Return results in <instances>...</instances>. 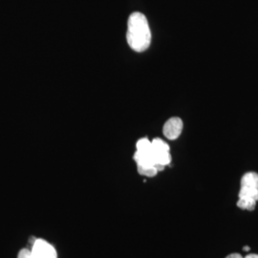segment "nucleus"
Here are the masks:
<instances>
[{
    "instance_id": "4",
    "label": "nucleus",
    "mask_w": 258,
    "mask_h": 258,
    "mask_svg": "<svg viewBox=\"0 0 258 258\" xmlns=\"http://www.w3.org/2000/svg\"><path fill=\"white\" fill-rule=\"evenodd\" d=\"M32 254V258H57L54 247L46 241L41 239H36L33 244Z\"/></svg>"
},
{
    "instance_id": "3",
    "label": "nucleus",
    "mask_w": 258,
    "mask_h": 258,
    "mask_svg": "<svg viewBox=\"0 0 258 258\" xmlns=\"http://www.w3.org/2000/svg\"><path fill=\"white\" fill-rule=\"evenodd\" d=\"M151 150L154 158L155 166L159 171L163 170L171 162L169 146L162 139L156 138L151 141Z\"/></svg>"
},
{
    "instance_id": "8",
    "label": "nucleus",
    "mask_w": 258,
    "mask_h": 258,
    "mask_svg": "<svg viewBox=\"0 0 258 258\" xmlns=\"http://www.w3.org/2000/svg\"><path fill=\"white\" fill-rule=\"evenodd\" d=\"M33 254H32V250L29 249H23L19 251V256L18 258H32Z\"/></svg>"
},
{
    "instance_id": "6",
    "label": "nucleus",
    "mask_w": 258,
    "mask_h": 258,
    "mask_svg": "<svg viewBox=\"0 0 258 258\" xmlns=\"http://www.w3.org/2000/svg\"><path fill=\"white\" fill-rule=\"evenodd\" d=\"M139 174L147 177H154L159 172L158 168L154 166H138Z\"/></svg>"
},
{
    "instance_id": "10",
    "label": "nucleus",
    "mask_w": 258,
    "mask_h": 258,
    "mask_svg": "<svg viewBox=\"0 0 258 258\" xmlns=\"http://www.w3.org/2000/svg\"><path fill=\"white\" fill-rule=\"evenodd\" d=\"M249 249H250L249 247H244V248H243V250H245V251H249Z\"/></svg>"
},
{
    "instance_id": "2",
    "label": "nucleus",
    "mask_w": 258,
    "mask_h": 258,
    "mask_svg": "<svg viewBox=\"0 0 258 258\" xmlns=\"http://www.w3.org/2000/svg\"><path fill=\"white\" fill-rule=\"evenodd\" d=\"M237 207L246 211H254L258 201V174L247 172L241 179Z\"/></svg>"
},
{
    "instance_id": "5",
    "label": "nucleus",
    "mask_w": 258,
    "mask_h": 258,
    "mask_svg": "<svg viewBox=\"0 0 258 258\" xmlns=\"http://www.w3.org/2000/svg\"><path fill=\"white\" fill-rule=\"evenodd\" d=\"M183 125H184L183 120L180 118H177V117L170 118L164 125V128H163L164 135L168 140H176L181 135L183 131Z\"/></svg>"
},
{
    "instance_id": "7",
    "label": "nucleus",
    "mask_w": 258,
    "mask_h": 258,
    "mask_svg": "<svg viewBox=\"0 0 258 258\" xmlns=\"http://www.w3.org/2000/svg\"><path fill=\"white\" fill-rule=\"evenodd\" d=\"M137 151H142V152H148L151 150V141H149L148 138L140 139L136 145Z\"/></svg>"
},
{
    "instance_id": "1",
    "label": "nucleus",
    "mask_w": 258,
    "mask_h": 258,
    "mask_svg": "<svg viewBox=\"0 0 258 258\" xmlns=\"http://www.w3.org/2000/svg\"><path fill=\"white\" fill-rule=\"evenodd\" d=\"M126 39L130 48L136 52H144L150 46L151 32L144 14L135 12L129 17Z\"/></svg>"
},
{
    "instance_id": "9",
    "label": "nucleus",
    "mask_w": 258,
    "mask_h": 258,
    "mask_svg": "<svg viewBox=\"0 0 258 258\" xmlns=\"http://www.w3.org/2000/svg\"><path fill=\"white\" fill-rule=\"evenodd\" d=\"M226 258H258V254H249L243 257L239 253H231Z\"/></svg>"
}]
</instances>
